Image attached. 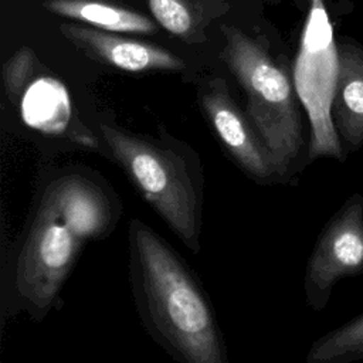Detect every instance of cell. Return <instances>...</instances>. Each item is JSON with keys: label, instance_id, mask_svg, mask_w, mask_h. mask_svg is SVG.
<instances>
[{"label": "cell", "instance_id": "obj_1", "mask_svg": "<svg viewBox=\"0 0 363 363\" xmlns=\"http://www.w3.org/2000/svg\"><path fill=\"white\" fill-rule=\"evenodd\" d=\"M105 193L91 180L69 174L52 182L17 259L16 286L37 308H48L65 282L85 241L111 227Z\"/></svg>", "mask_w": 363, "mask_h": 363}, {"label": "cell", "instance_id": "obj_2", "mask_svg": "<svg viewBox=\"0 0 363 363\" xmlns=\"http://www.w3.org/2000/svg\"><path fill=\"white\" fill-rule=\"evenodd\" d=\"M130 245L142 301L162 342L187 363H223L211 305L176 252L139 220L130 221Z\"/></svg>", "mask_w": 363, "mask_h": 363}, {"label": "cell", "instance_id": "obj_3", "mask_svg": "<svg viewBox=\"0 0 363 363\" xmlns=\"http://www.w3.org/2000/svg\"><path fill=\"white\" fill-rule=\"evenodd\" d=\"M225 38L223 58L245 92V113L284 176L309 152L298 95L286 72L258 43L234 28L225 30Z\"/></svg>", "mask_w": 363, "mask_h": 363}, {"label": "cell", "instance_id": "obj_4", "mask_svg": "<svg viewBox=\"0 0 363 363\" xmlns=\"http://www.w3.org/2000/svg\"><path fill=\"white\" fill-rule=\"evenodd\" d=\"M102 138L138 191L193 251H199V200L187 167L173 150L102 123Z\"/></svg>", "mask_w": 363, "mask_h": 363}, {"label": "cell", "instance_id": "obj_5", "mask_svg": "<svg viewBox=\"0 0 363 363\" xmlns=\"http://www.w3.org/2000/svg\"><path fill=\"white\" fill-rule=\"evenodd\" d=\"M337 79V47L323 0H311L299 51L294 65V85L309 123V160L320 156L346 160L333 121L332 101Z\"/></svg>", "mask_w": 363, "mask_h": 363}, {"label": "cell", "instance_id": "obj_6", "mask_svg": "<svg viewBox=\"0 0 363 363\" xmlns=\"http://www.w3.org/2000/svg\"><path fill=\"white\" fill-rule=\"evenodd\" d=\"M363 275V191L352 193L320 230L305 268L306 303L326 308L335 286Z\"/></svg>", "mask_w": 363, "mask_h": 363}, {"label": "cell", "instance_id": "obj_7", "mask_svg": "<svg viewBox=\"0 0 363 363\" xmlns=\"http://www.w3.org/2000/svg\"><path fill=\"white\" fill-rule=\"evenodd\" d=\"M38 61L30 48H20L4 64L6 95L17 105L21 119L47 135L64 136L72 119L67 88L48 74L38 72Z\"/></svg>", "mask_w": 363, "mask_h": 363}, {"label": "cell", "instance_id": "obj_8", "mask_svg": "<svg viewBox=\"0 0 363 363\" xmlns=\"http://www.w3.org/2000/svg\"><path fill=\"white\" fill-rule=\"evenodd\" d=\"M200 104L224 147L248 174L257 179L278 174L267 145L247 113L238 108L223 79L208 84Z\"/></svg>", "mask_w": 363, "mask_h": 363}, {"label": "cell", "instance_id": "obj_9", "mask_svg": "<svg viewBox=\"0 0 363 363\" xmlns=\"http://www.w3.org/2000/svg\"><path fill=\"white\" fill-rule=\"evenodd\" d=\"M336 47L337 79L330 115L347 157L363 147V44L340 37Z\"/></svg>", "mask_w": 363, "mask_h": 363}, {"label": "cell", "instance_id": "obj_10", "mask_svg": "<svg viewBox=\"0 0 363 363\" xmlns=\"http://www.w3.org/2000/svg\"><path fill=\"white\" fill-rule=\"evenodd\" d=\"M62 33L89 55L128 72L177 71L184 62L164 48L111 34L106 30L68 24Z\"/></svg>", "mask_w": 363, "mask_h": 363}, {"label": "cell", "instance_id": "obj_11", "mask_svg": "<svg viewBox=\"0 0 363 363\" xmlns=\"http://www.w3.org/2000/svg\"><path fill=\"white\" fill-rule=\"evenodd\" d=\"M45 7L55 14L112 33L149 34L155 31V24L143 14L102 0H48Z\"/></svg>", "mask_w": 363, "mask_h": 363}, {"label": "cell", "instance_id": "obj_12", "mask_svg": "<svg viewBox=\"0 0 363 363\" xmlns=\"http://www.w3.org/2000/svg\"><path fill=\"white\" fill-rule=\"evenodd\" d=\"M363 360V312L318 337L308 363H353Z\"/></svg>", "mask_w": 363, "mask_h": 363}, {"label": "cell", "instance_id": "obj_13", "mask_svg": "<svg viewBox=\"0 0 363 363\" xmlns=\"http://www.w3.org/2000/svg\"><path fill=\"white\" fill-rule=\"evenodd\" d=\"M149 7L159 24L169 33L184 37L191 30V16L180 0H149Z\"/></svg>", "mask_w": 363, "mask_h": 363}]
</instances>
